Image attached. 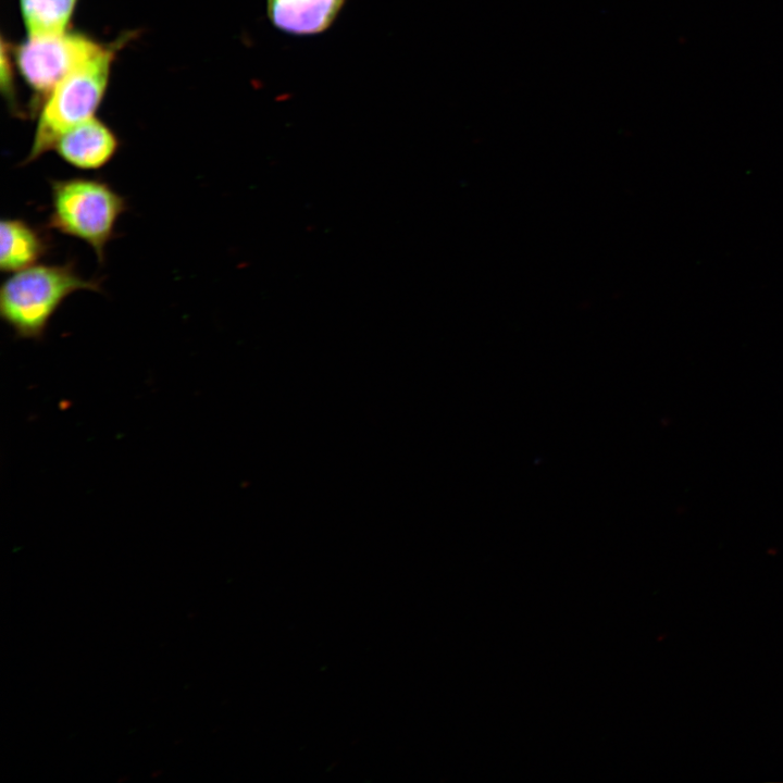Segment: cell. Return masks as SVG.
Listing matches in <instances>:
<instances>
[{
    "label": "cell",
    "mask_w": 783,
    "mask_h": 783,
    "mask_svg": "<svg viewBox=\"0 0 783 783\" xmlns=\"http://www.w3.org/2000/svg\"><path fill=\"white\" fill-rule=\"evenodd\" d=\"M101 278H85L75 263L35 264L1 285L0 315L18 338L39 340L63 301L78 290L101 291Z\"/></svg>",
    "instance_id": "6da1fadb"
},
{
    "label": "cell",
    "mask_w": 783,
    "mask_h": 783,
    "mask_svg": "<svg viewBox=\"0 0 783 783\" xmlns=\"http://www.w3.org/2000/svg\"><path fill=\"white\" fill-rule=\"evenodd\" d=\"M50 194L48 227L86 243L103 263L126 199L105 181L84 176L50 181Z\"/></svg>",
    "instance_id": "7a4b0ae2"
},
{
    "label": "cell",
    "mask_w": 783,
    "mask_h": 783,
    "mask_svg": "<svg viewBox=\"0 0 783 783\" xmlns=\"http://www.w3.org/2000/svg\"><path fill=\"white\" fill-rule=\"evenodd\" d=\"M113 52L102 47L73 69L48 95L22 164L36 161L54 148L63 133L95 116L108 85Z\"/></svg>",
    "instance_id": "3957f363"
},
{
    "label": "cell",
    "mask_w": 783,
    "mask_h": 783,
    "mask_svg": "<svg viewBox=\"0 0 783 783\" xmlns=\"http://www.w3.org/2000/svg\"><path fill=\"white\" fill-rule=\"evenodd\" d=\"M102 46L78 35L29 38L17 49V65L26 82L47 96L78 64L98 52Z\"/></svg>",
    "instance_id": "277c9868"
},
{
    "label": "cell",
    "mask_w": 783,
    "mask_h": 783,
    "mask_svg": "<svg viewBox=\"0 0 783 783\" xmlns=\"http://www.w3.org/2000/svg\"><path fill=\"white\" fill-rule=\"evenodd\" d=\"M119 147L115 133L92 116L63 133L53 150L71 166L95 171L105 166L114 158Z\"/></svg>",
    "instance_id": "5b68a950"
},
{
    "label": "cell",
    "mask_w": 783,
    "mask_h": 783,
    "mask_svg": "<svg viewBox=\"0 0 783 783\" xmlns=\"http://www.w3.org/2000/svg\"><path fill=\"white\" fill-rule=\"evenodd\" d=\"M345 0H266L271 23L291 35H315L328 28Z\"/></svg>",
    "instance_id": "8992f818"
},
{
    "label": "cell",
    "mask_w": 783,
    "mask_h": 783,
    "mask_svg": "<svg viewBox=\"0 0 783 783\" xmlns=\"http://www.w3.org/2000/svg\"><path fill=\"white\" fill-rule=\"evenodd\" d=\"M51 241L40 228L22 219H2L0 224V269L15 273L37 264L50 250Z\"/></svg>",
    "instance_id": "52a82bcc"
},
{
    "label": "cell",
    "mask_w": 783,
    "mask_h": 783,
    "mask_svg": "<svg viewBox=\"0 0 783 783\" xmlns=\"http://www.w3.org/2000/svg\"><path fill=\"white\" fill-rule=\"evenodd\" d=\"M77 0H20L29 38L63 34Z\"/></svg>",
    "instance_id": "ba28073f"
}]
</instances>
